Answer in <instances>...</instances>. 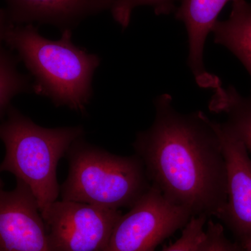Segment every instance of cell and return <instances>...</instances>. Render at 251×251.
I'll return each instance as SVG.
<instances>
[{"label":"cell","mask_w":251,"mask_h":251,"mask_svg":"<svg viewBox=\"0 0 251 251\" xmlns=\"http://www.w3.org/2000/svg\"><path fill=\"white\" fill-rule=\"evenodd\" d=\"M154 107L152 125L133 145L149 180L193 216L219 218L227 201V173L210 119L202 112L177 111L168 94L158 96Z\"/></svg>","instance_id":"obj_1"},{"label":"cell","mask_w":251,"mask_h":251,"mask_svg":"<svg viewBox=\"0 0 251 251\" xmlns=\"http://www.w3.org/2000/svg\"><path fill=\"white\" fill-rule=\"evenodd\" d=\"M4 42L16 51L34 79V93L49 99L56 106L85 113L100 59L75 45L72 30L62 31L60 39L52 41L41 35L34 25L10 22Z\"/></svg>","instance_id":"obj_2"},{"label":"cell","mask_w":251,"mask_h":251,"mask_svg":"<svg viewBox=\"0 0 251 251\" xmlns=\"http://www.w3.org/2000/svg\"><path fill=\"white\" fill-rule=\"evenodd\" d=\"M84 134L81 126H40L11 105L6 118L0 121V140L6 150L0 174L11 173L27 185L44 214L60 193L57 178L59 160Z\"/></svg>","instance_id":"obj_3"},{"label":"cell","mask_w":251,"mask_h":251,"mask_svg":"<svg viewBox=\"0 0 251 251\" xmlns=\"http://www.w3.org/2000/svg\"><path fill=\"white\" fill-rule=\"evenodd\" d=\"M65 156L69 175L59 193L64 201L115 210L130 209L151 186L136 154H114L81 138L72 144Z\"/></svg>","instance_id":"obj_4"},{"label":"cell","mask_w":251,"mask_h":251,"mask_svg":"<svg viewBox=\"0 0 251 251\" xmlns=\"http://www.w3.org/2000/svg\"><path fill=\"white\" fill-rule=\"evenodd\" d=\"M193 216L151 185L129 211L120 216L104 251H155Z\"/></svg>","instance_id":"obj_5"},{"label":"cell","mask_w":251,"mask_h":251,"mask_svg":"<svg viewBox=\"0 0 251 251\" xmlns=\"http://www.w3.org/2000/svg\"><path fill=\"white\" fill-rule=\"evenodd\" d=\"M41 215L52 251H104L122 213L62 200Z\"/></svg>","instance_id":"obj_6"},{"label":"cell","mask_w":251,"mask_h":251,"mask_svg":"<svg viewBox=\"0 0 251 251\" xmlns=\"http://www.w3.org/2000/svg\"><path fill=\"white\" fill-rule=\"evenodd\" d=\"M0 251H52L37 201L19 179L11 191L0 187Z\"/></svg>","instance_id":"obj_7"},{"label":"cell","mask_w":251,"mask_h":251,"mask_svg":"<svg viewBox=\"0 0 251 251\" xmlns=\"http://www.w3.org/2000/svg\"><path fill=\"white\" fill-rule=\"evenodd\" d=\"M226 161L227 201L219 219L242 242L251 238V159L247 149L225 124L211 120Z\"/></svg>","instance_id":"obj_8"},{"label":"cell","mask_w":251,"mask_h":251,"mask_svg":"<svg viewBox=\"0 0 251 251\" xmlns=\"http://www.w3.org/2000/svg\"><path fill=\"white\" fill-rule=\"evenodd\" d=\"M14 25H48L60 30L76 27L87 18L111 9L115 0H4Z\"/></svg>","instance_id":"obj_9"},{"label":"cell","mask_w":251,"mask_h":251,"mask_svg":"<svg viewBox=\"0 0 251 251\" xmlns=\"http://www.w3.org/2000/svg\"><path fill=\"white\" fill-rule=\"evenodd\" d=\"M234 0H181L175 17L184 23L188 39V64L196 82L203 88L214 90L221 83L219 77L209 74L203 62L207 36L217 22L226 4Z\"/></svg>","instance_id":"obj_10"},{"label":"cell","mask_w":251,"mask_h":251,"mask_svg":"<svg viewBox=\"0 0 251 251\" xmlns=\"http://www.w3.org/2000/svg\"><path fill=\"white\" fill-rule=\"evenodd\" d=\"M211 32L216 44L232 52L251 76V4L234 0L228 19L218 21Z\"/></svg>","instance_id":"obj_11"},{"label":"cell","mask_w":251,"mask_h":251,"mask_svg":"<svg viewBox=\"0 0 251 251\" xmlns=\"http://www.w3.org/2000/svg\"><path fill=\"white\" fill-rule=\"evenodd\" d=\"M11 22L4 8L0 9V121L11 106L12 99L19 94L33 92L29 76L18 69L17 54L6 45L5 32Z\"/></svg>","instance_id":"obj_12"},{"label":"cell","mask_w":251,"mask_h":251,"mask_svg":"<svg viewBox=\"0 0 251 251\" xmlns=\"http://www.w3.org/2000/svg\"><path fill=\"white\" fill-rule=\"evenodd\" d=\"M214 92L209 110L227 115L225 125L251 152V97H243L232 86L225 88L222 84Z\"/></svg>","instance_id":"obj_13"},{"label":"cell","mask_w":251,"mask_h":251,"mask_svg":"<svg viewBox=\"0 0 251 251\" xmlns=\"http://www.w3.org/2000/svg\"><path fill=\"white\" fill-rule=\"evenodd\" d=\"M176 0H115L110 11L115 22L123 29L129 25L133 11L139 6L153 8L155 14L168 15L175 12Z\"/></svg>","instance_id":"obj_14"},{"label":"cell","mask_w":251,"mask_h":251,"mask_svg":"<svg viewBox=\"0 0 251 251\" xmlns=\"http://www.w3.org/2000/svg\"><path fill=\"white\" fill-rule=\"evenodd\" d=\"M208 220L204 216H193L179 239L163 251H196L204 237Z\"/></svg>","instance_id":"obj_15"},{"label":"cell","mask_w":251,"mask_h":251,"mask_svg":"<svg viewBox=\"0 0 251 251\" xmlns=\"http://www.w3.org/2000/svg\"><path fill=\"white\" fill-rule=\"evenodd\" d=\"M196 251H244V249L227 239L221 224L209 219L204 237Z\"/></svg>","instance_id":"obj_16"},{"label":"cell","mask_w":251,"mask_h":251,"mask_svg":"<svg viewBox=\"0 0 251 251\" xmlns=\"http://www.w3.org/2000/svg\"><path fill=\"white\" fill-rule=\"evenodd\" d=\"M244 251H251V238L242 242Z\"/></svg>","instance_id":"obj_17"},{"label":"cell","mask_w":251,"mask_h":251,"mask_svg":"<svg viewBox=\"0 0 251 251\" xmlns=\"http://www.w3.org/2000/svg\"><path fill=\"white\" fill-rule=\"evenodd\" d=\"M4 184H3L2 181H1V178H0V187H3Z\"/></svg>","instance_id":"obj_18"}]
</instances>
